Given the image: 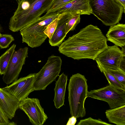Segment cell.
I'll return each mask as SVG.
<instances>
[{
  "label": "cell",
  "mask_w": 125,
  "mask_h": 125,
  "mask_svg": "<svg viewBox=\"0 0 125 125\" xmlns=\"http://www.w3.org/2000/svg\"><path fill=\"white\" fill-rule=\"evenodd\" d=\"M106 38L96 26L88 25L69 37L59 46L60 52L74 60H95L107 48Z\"/></svg>",
  "instance_id": "cell-1"
},
{
  "label": "cell",
  "mask_w": 125,
  "mask_h": 125,
  "mask_svg": "<svg viewBox=\"0 0 125 125\" xmlns=\"http://www.w3.org/2000/svg\"><path fill=\"white\" fill-rule=\"evenodd\" d=\"M18 6L10 18L9 29L17 32L46 12L54 0H18Z\"/></svg>",
  "instance_id": "cell-2"
},
{
  "label": "cell",
  "mask_w": 125,
  "mask_h": 125,
  "mask_svg": "<svg viewBox=\"0 0 125 125\" xmlns=\"http://www.w3.org/2000/svg\"><path fill=\"white\" fill-rule=\"evenodd\" d=\"M87 81L84 76L79 73L70 77L68 87V100L71 116L82 118L85 115L84 104L88 91Z\"/></svg>",
  "instance_id": "cell-3"
},
{
  "label": "cell",
  "mask_w": 125,
  "mask_h": 125,
  "mask_svg": "<svg viewBox=\"0 0 125 125\" xmlns=\"http://www.w3.org/2000/svg\"><path fill=\"white\" fill-rule=\"evenodd\" d=\"M59 15L56 12L46 13L21 29L20 31L22 42L32 48L41 46L48 37L44 31Z\"/></svg>",
  "instance_id": "cell-4"
},
{
  "label": "cell",
  "mask_w": 125,
  "mask_h": 125,
  "mask_svg": "<svg viewBox=\"0 0 125 125\" xmlns=\"http://www.w3.org/2000/svg\"><path fill=\"white\" fill-rule=\"evenodd\" d=\"M92 14L105 25L118 23L125 10L114 0H89Z\"/></svg>",
  "instance_id": "cell-5"
},
{
  "label": "cell",
  "mask_w": 125,
  "mask_h": 125,
  "mask_svg": "<svg viewBox=\"0 0 125 125\" xmlns=\"http://www.w3.org/2000/svg\"><path fill=\"white\" fill-rule=\"evenodd\" d=\"M62 61L60 56L52 55L40 71L36 73L33 83L35 90H44L55 81L61 71Z\"/></svg>",
  "instance_id": "cell-6"
},
{
  "label": "cell",
  "mask_w": 125,
  "mask_h": 125,
  "mask_svg": "<svg viewBox=\"0 0 125 125\" xmlns=\"http://www.w3.org/2000/svg\"><path fill=\"white\" fill-rule=\"evenodd\" d=\"M90 97L106 102L111 109L125 105V91L110 85L88 91L87 98Z\"/></svg>",
  "instance_id": "cell-7"
},
{
  "label": "cell",
  "mask_w": 125,
  "mask_h": 125,
  "mask_svg": "<svg viewBox=\"0 0 125 125\" xmlns=\"http://www.w3.org/2000/svg\"><path fill=\"white\" fill-rule=\"evenodd\" d=\"M28 48L27 47L15 51L2 79L7 85L18 79L26 58L28 57Z\"/></svg>",
  "instance_id": "cell-8"
},
{
  "label": "cell",
  "mask_w": 125,
  "mask_h": 125,
  "mask_svg": "<svg viewBox=\"0 0 125 125\" xmlns=\"http://www.w3.org/2000/svg\"><path fill=\"white\" fill-rule=\"evenodd\" d=\"M19 108L25 113L33 125H42L48 118L38 99L25 98L20 102Z\"/></svg>",
  "instance_id": "cell-9"
},
{
  "label": "cell",
  "mask_w": 125,
  "mask_h": 125,
  "mask_svg": "<svg viewBox=\"0 0 125 125\" xmlns=\"http://www.w3.org/2000/svg\"><path fill=\"white\" fill-rule=\"evenodd\" d=\"M36 74L31 73L26 76L21 78L3 88L20 101L28 97L31 92L35 91L33 83Z\"/></svg>",
  "instance_id": "cell-10"
},
{
  "label": "cell",
  "mask_w": 125,
  "mask_h": 125,
  "mask_svg": "<svg viewBox=\"0 0 125 125\" xmlns=\"http://www.w3.org/2000/svg\"><path fill=\"white\" fill-rule=\"evenodd\" d=\"M125 56L121 50L114 45L108 46L98 55L95 60L106 68L120 70L121 62Z\"/></svg>",
  "instance_id": "cell-11"
},
{
  "label": "cell",
  "mask_w": 125,
  "mask_h": 125,
  "mask_svg": "<svg viewBox=\"0 0 125 125\" xmlns=\"http://www.w3.org/2000/svg\"><path fill=\"white\" fill-rule=\"evenodd\" d=\"M73 14L66 13L59 15L55 30L51 38L49 39V43L51 46H59L62 43L66 36V25Z\"/></svg>",
  "instance_id": "cell-12"
},
{
  "label": "cell",
  "mask_w": 125,
  "mask_h": 125,
  "mask_svg": "<svg viewBox=\"0 0 125 125\" xmlns=\"http://www.w3.org/2000/svg\"><path fill=\"white\" fill-rule=\"evenodd\" d=\"M56 12L59 14L66 13L80 15L92 14L89 0H73L63 6Z\"/></svg>",
  "instance_id": "cell-13"
},
{
  "label": "cell",
  "mask_w": 125,
  "mask_h": 125,
  "mask_svg": "<svg viewBox=\"0 0 125 125\" xmlns=\"http://www.w3.org/2000/svg\"><path fill=\"white\" fill-rule=\"evenodd\" d=\"M20 102L9 92L0 88V105L9 119L11 120L14 117Z\"/></svg>",
  "instance_id": "cell-14"
},
{
  "label": "cell",
  "mask_w": 125,
  "mask_h": 125,
  "mask_svg": "<svg viewBox=\"0 0 125 125\" xmlns=\"http://www.w3.org/2000/svg\"><path fill=\"white\" fill-rule=\"evenodd\" d=\"M107 41L118 46H125V24L118 23L110 26L106 35Z\"/></svg>",
  "instance_id": "cell-15"
},
{
  "label": "cell",
  "mask_w": 125,
  "mask_h": 125,
  "mask_svg": "<svg viewBox=\"0 0 125 125\" xmlns=\"http://www.w3.org/2000/svg\"><path fill=\"white\" fill-rule=\"evenodd\" d=\"M67 76L63 73L59 76L56 81L54 89L55 95L53 101L55 107L60 108L64 105Z\"/></svg>",
  "instance_id": "cell-16"
},
{
  "label": "cell",
  "mask_w": 125,
  "mask_h": 125,
  "mask_svg": "<svg viewBox=\"0 0 125 125\" xmlns=\"http://www.w3.org/2000/svg\"><path fill=\"white\" fill-rule=\"evenodd\" d=\"M105 114L110 123L117 125H125V105L107 110Z\"/></svg>",
  "instance_id": "cell-17"
},
{
  "label": "cell",
  "mask_w": 125,
  "mask_h": 125,
  "mask_svg": "<svg viewBox=\"0 0 125 125\" xmlns=\"http://www.w3.org/2000/svg\"><path fill=\"white\" fill-rule=\"evenodd\" d=\"M16 45L13 44L0 56V75H3L6 70L8 65L13 53L15 51Z\"/></svg>",
  "instance_id": "cell-18"
},
{
  "label": "cell",
  "mask_w": 125,
  "mask_h": 125,
  "mask_svg": "<svg viewBox=\"0 0 125 125\" xmlns=\"http://www.w3.org/2000/svg\"><path fill=\"white\" fill-rule=\"evenodd\" d=\"M97 66L100 71L103 73L106 78L109 84L119 89L125 91L124 87L107 70L98 62H96Z\"/></svg>",
  "instance_id": "cell-19"
},
{
  "label": "cell",
  "mask_w": 125,
  "mask_h": 125,
  "mask_svg": "<svg viewBox=\"0 0 125 125\" xmlns=\"http://www.w3.org/2000/svg\"><path fill=\"white\" fill-rule=\"evenodd\" d=\"M80 15L73 14L67 22L65 27L66 34L70 31L75 29L77 25L80 22Z\"/></svg>",
  "instance_id": "cell-20"
},
{
  "label": "cell",
  "mask_w": 125,
  "mask_h": 125,
  "mask_svg": "<svg viewBox=\"0 0 125 125\" xmlns=\"http://www.w3.org/2000/svg\"><path fill=\"white\" fill-rule=\"evenodd\" d=\"M106 69L118 81L125 87V72L120 70Z\"/></svg>",
  "instance_id": "cell-21"
},
{
  "label": "cell",
  "mask_w": 125,
  "mask_h": 125,
  "mask_svg": "<svg viewBox=\"0 0 125 125\" xmlns=\"http://www.w3.org/2000/svg\"><path fill=\"white\" fill-rule=\"evenodd\" d=\"M14 40L13 37L11 35L0 33V48L1 49L6 48L9 47L11 42Z\"/></svg>",
  "instance_id": "cell-22"
},
{
  "label": "cell",
  "mask_w": 125,
  "mask_h": 125,
  "mask_svg": "<svg viewBox=\"0 0 125 125\" xmlns=\"http://www.w3.org/2000/svg\"><path fill=\"white\" fill-rule=\"evenodd\" d=\"M73 0H54L52 5L46 13L56 12L63 6Z\"/></svg>",
  "instance_id": "cell-23"
},
{
  "label": "cell",
  "mask_w": 125,
  "mask_h": 125,
  "mask_svg": "<svg viewBox=\"0 0 125 125\" xmlns=\"http://www.w3.org/2000/svg\"><path fill=\"white\" fill-rule=\"evenodd\" d=\"M77 125H111L109 124L102 121L100 119H96L92 118L91 117L81 120L77 124Z\"/></svg>",
  "instance_id": "cell-24"
},
{
  "label": "cell",
  "mask_w": 125,
  "mask_h": 125,
  "mask_svg": "<svg viewBox=\"0 0 125 125\" xmlns=\"http://www.w3.org/2000/svg\"><path fill=\"white\" fill-rule=\"evenodd\" d=\"M58 21V18L51 23L44 31V33L49 39H51L54 32L57 26Z\"/></svg>",
  "instance_id": "cell-25"
},
{
  "label": "cell",
  "mask_w": 125,
  "mask_h": 125,
  "mask_svg": "<svg viewBox=\"0 0 125 125\" xmlns=\"http://www.w3.org/2000/svg\"><path fill=\"white\" fill-rule=\"evenodd\" d=\"M6 113L0 105V125H15L14 122H10Z\"/></svg>",
  "instance_id": "cell-26"
},
{
  "label": "cell",
  "mask_w": 125,
  "mask_h": 125,
  "mask_svg": "<svg viewBox=\"0 0 125 125\" xmlns=\"http://www.w3.org/2000/svg\"><path fill=\"white\" fill-rule=\"evenodd\" d=\"M77 122V118L74 116L70 118L66 124V125H74Z\"/></svg>",
  "instance_id": "cell-27"
},
{
  "label": "cell",
  "mask_w": 125,
  "mask_h": 125,
  "mask_svg": "<svg viewBox=\"0 0 125 125\" xmlns=\"http://www.w3.org/2000/svg\"><path fill=\"white\" fill-rule=\"evenodd\" d=\"M125 10V0H114Z\"/></svg>",
  "instance_id": "cell-28"
},
{
  "label": "cell",
  "mask_w": 125,
  "mask_h": 125,
  "mask_svg": "<svg viewBox=\"0 0 125 125\" xmlns=\"http://www.w3.org/2000/svg\"><path fill=\"white\" fill-rule=\"evenodd\" d=\"M3 31V28L1 25L0 24V33L1 32Z\"/></svg>",
  "instance_id": "cell-29"
}]
</instances>
